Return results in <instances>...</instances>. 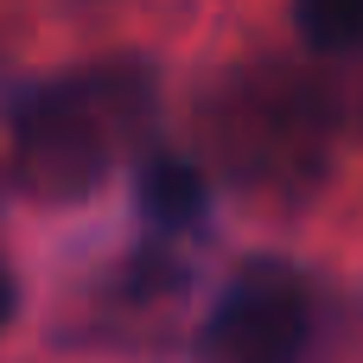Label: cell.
<instances>
[{
  "label": "cell",
  "instance_id": "obj_6",
  "mask_svg": "<svg viewBox=\"0 0 363 363\" xmlns=\"http://www.w3.org/2000/svg\"><path fill=\"white\" fill-rule=\"evenodd\" d=\"M13 319V281H6V268H0V325Z\"/></svg>",
  "mask_w": 363,
  "mask_h": 363
},
{
  "label": "cell",
  "instance_id": "obj_2",
  "mask_svg": "<svg viewBox=\"0 0 363 363\" xmlns=\"http://www.w3.org/2000/svg\"><path fill=\"white\" fill-rule=\"evenodd\" d=\"M313 338V294L294 268L281 262H249L217 313L204 319V338H198V357L204 363H300Z\"/></svg>",
  "mask_w": 363,
  "mask_h": 363
},
{
  "label": "cell",
  "instance_id": "obj_3",
  "mask_svg": "<svg viewBox=\"0 0 363 363\" xmlns=\"http://www.w3.org/2000/svg\"><path fill=\"white\" fill-rule=\"evenodd\" d=\"M223 128H230V153L242 160V172H255L262 147H268L274 166H300V172H313V160H319V147H325V96L287 83V102H281V108L249 102V108H230ZM274 166H268V172H274Z\"/></svg>",
  "mask_w": 363,
  "mask_h": 363
},
{
  "label": "cell",
  "instance_id": "obj_4",
  "mask_svg": "<svg viewBox=\"0 0 363 363\" xmlns=\"http://www.w3.org/2000/svg\"><path fill=\"white\" fill-rule=\"evenodd\" d=\"M140 211L160 230H191L204 217V179H198V166H185L172 153H153L140 166Z\"/></svg>",
  "mask_w": 363,
  "mask_h": 363
},
{
  "label": "cell",
  "instance_id": "obj_5",
  "mask_svg": "<svg viewBox=\"0 0 363 363\" xmlns=\"http://www.w3.org/2000/svg\"><path fill=\"white\" fill-rule=\"evenodd\" d=\"M300 38L313 51H351L363 45V0H294Z\"/></svg>",
  "mask_w": 363,
  "mask_h": 363
},
{
  "label": "cell",
  "instance_id": "obj_1",
  "mask_svg": "<svg viewBox=\"0 0 363 363\" xmlns=\"http://www.w3.org/2000/svg\"><path fill=\"white\" fill-rule=\"evenodd\" d=\"M140 108H147L140 70H96V77H70V83L38 89L19 108V128H13L19 185L45 204L89 198L108 179V166H115L121 140L134 134Z\"/></svg>",
  "mask_w": 363,
  "mask_h": 363
}]
</instances>
